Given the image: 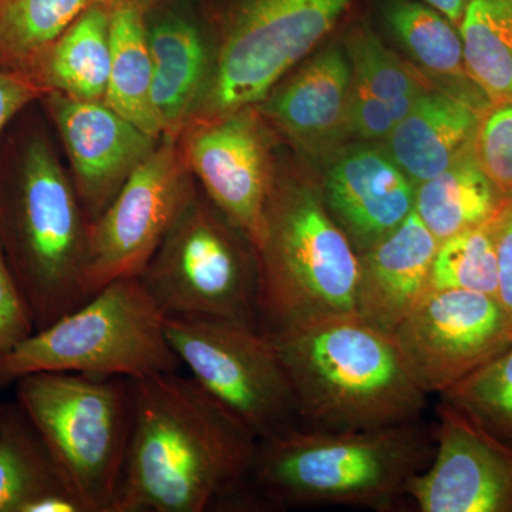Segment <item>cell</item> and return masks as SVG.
<instances>
[{"mask_svg": "<svg viewBox=\"0 0 512 512\" xmlns=\"http://www.w3.org/2000/svg\"><path fill=\"white\" fill-rule=\"evenodd\" d=\"M355 0H220L224 42L210 106L231 113L264 100Z\"/></svg>", "mask_w": 512, "mask_h": 512, "instance_id": "obj_10", "label": "cell"}, {"mask_svg": "<svg viewBox=\"0 0 512 512\" xmlns=\"http://www.w3.org/2000/svg\"><path fill=\"white\" fill-rule=\"evenodd\" d=\"M80 204L50 148L35 141L23 165L8 264L36 330L90 298L84 288L90 221Z\"/></svg>", "mask_w": 512, "mask_h": 512, "instance_id": "obj_8", "label": "cell"}, {"mask_svg": "<svg viewBox=\"0 0 512 512\" xmlns=\"http://www.w3.org/2000/svg\"><path fill=\"white\" fill-rule=\"evenodd\" d=\"M434 426L369 430L296 427L256 441L251 510L348 505L390 511L433 461Z\"/></svg>", "mask_w": 512, "mask_h": 512, "instance_id": "obj_2", "label": "cell"}, {"mask_svg": "<svg viewBox=\"0 0 512 512\" xmlns=\"http://www.w3.org/2000/svg\"><path fill=\"white\" fill-rule=\"evenodd\" d=\"M494 217L441 242L431 268V289H461L497 298Z\"/></svg>", "mask_w": 512, "mask_h": 512, "instance_id": "obj_30", "label": "cell"}, {"mask_svg": "<svg viewBox=\"0 0 512 512\" xmlns=\"http://www.w3.org/2000/svg\"><path fill=\"white\" fill-rule=\"evenodd\" d=\"M436 453L409 485L421 512H512V447L441 400Z\"/></svg>", "mask_w": 512, "mask_h": 512, "instance_id": "obj_13", "label": "cell"}, {"mask_svg": "<svg viewBox=\"0 0 512 512\" xmlns=\"http://www.w3.org/2000/svg\"><path fill=\"white\" fill-rule=\"evenodd\" d=\"M485 114L446 92H424L389 140V156L414 184L447 170L474 146Z\"/></svg>", "mask_w": 512, "mask_h": 512, "instance_id": "obj_18", "label": "cell"}, {"mask_svg": "<svg viewBox=\"0 0 512 512\" xmlns=\"http://www.w3.org/2000/svg\"><path fill=\"white\" fill-rule=\"evenodd\" d=\"M50 93L26 70H0V133L26 104Z\"/></svg>", "mask_w": 512, "mask_h": 512, "instance_id": "obj_33", "label": "cell"}, {"mask_svg": "<svg viewBox=\"0 0 512 512\" xmlns=\"http://www.w3.org/2000/svg\"><path fill=\"white\" fill-rule=\"evenodd\" d=\"M133 423L116 512L251 510L254 436L192 377L131 380Z\"/></svg>", "mask_w": 512, "mask_h": 512, "instance_id": "obj_1", "label": "cell"}, {"mask_svg": "<svg viewBox=\"0 0 512 512\" xmlns=\"http://www.w3.org/2000/svg\"><path fill=\"white\" fill-rule=\"evenodd\" d=\"M151 104L161 130L173 141L190 116L205 74L204 42L188 20L168 18L148 28Z\"/></svg>", "mask_w": 512, "mask_h": 512, "instance_id": "obj_21", "label": "cell"}, {"mask_svg": "<svg viewBox=\"0 0 512 512\" xmlns=\"http://www.w3.org/2000/svg\"><path fill=\"white\" fill-rule=\"evenodd\" d=\"M138 279L165 318L262 329L258 249L217 207L192 198Z\"/></svg>", "mask_w": 512, "mask_h": 512, "instance_id": "obj_7", "label": "cell"}, {"mask_svg": "<svg viewBox=\"0 0 512 512\" xmlns=\"http://www.w3.org/2000/svg\"><path fill=\"white\" fill-rule=\"evenodd\" d=\"M164 328L181 366L256 440L303 427L271 333L220 319L165 318Z\"/></svg>", "mask_w": 512, "mask_h": 512, "instance_id": "obj_9", "label": "cell"}, {"mask_svg": "<svg viewBox=\"0 0 512 512\" xmlns=\"http://www.w3.org/2000/svg\"><path fill=\"white\" fill-rule=\"evenodd\" d=\"M110 64V9L104 0H97L56 40L30 73L50 93L104 100Z\"/></svg>", "mask_w": 512, "mask_h": 512, "instance_id": "obj_24", "label": "cell"}, {"mask_svg": "<svg viewBox=\"0 0 512 512\" xmlns=\"http://www.w3.org/2000/svg\"><path fill=\"white\" fill-rule=\"evenodd\" d=\"M458 30L467 72L491 107L512 103V0H471Z\"/></svg>", "mask_w": 512, "mask_h": 512, "instance_id": "obj_27", "label": "cell"}, {"mask_svg": "<svg viewBox=\"0 0 512 512\" xmlns=\"http://www.w3.org/2000/svg\"><path fill=\"white\" fill-rule=\"evenodd\" d=\"M495 242L498 258L497 299L512 320V197H504L495 212Z\"/></svg>", "mask_w": 512, "mask_h": 512, "instance_id": "obj_34", "label": "cell"}, {"mask_svg": "<svg viewBox=\"0 0 512 512\" xmlns=\"http://www.w3.org/2000/svg\"><path fill=\"white\" fill-rule=\"evenodd\" d=\"M110 9V79L104 103L146 131L163 134L151 104L150 45L143 0H104Z\"/></svg>", "mask_w": 512, "mask_h": 512, "instance_id": "obj_22", "label": "cell"}, {"mask_svg": "<svg viewBox=\"0 0 512 512\" xmlns=\"http://www.w3.org/2000/svg\"><path fill=\"white\" fill-rule=\"evenodd\" d=\"M143 2L146 3L148 8H150V6L153 5V3H156L157 0H143Z\"/></svg>", "mask_w": 512, "mask_h": 512, "instance_id": "obj_36", "label": "cell"}, {"mask_svg": "<svg viewBox=\"0 0 512 512\" xmlns=\"http://www.w3.org/2000/svg\"><path fill=\"white\" fill-rule=\"evenodd\" d=\"M16 396L70 493L86 512H116L133 423L131 379L40 372Z\"/></svg>", "mask_w": 512, "mask_h": 512, "instance_id": "obj_4", "label": "cell"}, {"mask_svg": "<svg viewBox=\"0 0 512 512\" xmlns=\"http://www.w3.org/2000/svg\"><path fill=\"white\" fill-rule=\"evenodd\" d=\"M416 184L392 158L362 148L340 158L325 178L323 201L353 247L365 252L414 211Z\"/></svg>", "mask_w": 512, "mask_h": 512, "instance_id": "obj_16", "label": "cell"}, {"mask_svg": "<svg viewBox=\"0 0 512 512\" xmlns=\"http://www.w3.org/2000/svg\"><path fill=\"white\" fill-rule=\"evenodd\" d=\"M440 396L512 447V343Z\"/></svg>", "mask_w": 512, "mask_h": 512, "instance_id": "obj_29", "label": "cell"}, {"mask_svg": "<svg viewBox=\"0 0 512 512\" xmlns=\"http://www.w3.org/2000/svg\"><path fill=\"white\" fill-rule=\"evenodd\" d=\"M97 0H0V60L32 72Z\"/></svg>", "mask_w": 512, "mask_h": 512, "instance_id": "obj_28", "label": "cell"}, {"mask_svg": "<svg viewBox=\"0 0 512 512\" xmlns=\"http://www.w3.org/2000/svg\"><path fill=\"white\" fill-rule=\"evenodd\" d=\"M35 332L32 311L0 245V356Z\"/></svg>", "mask_w": 512, "mask_h": 512, "instance_id": "obj_32", "label": "cell"}, {"mask_svg": "<svg viewBox=\"0 0 512 512\" xmlns=\"http://www.w3.org/2000/svg\"><path fill=\"white\" fill-rule=\"evenodd\" d=\"M308 429H382L421 420L427 394L392 333L356 312L320 316L269 332Z\"/></svg>", "mask_w": 512, "mask_h": 512, "instance_id": "obj_3", "label": "cell"}, {"mask_svg": "<svg viewBox=\"0 0 512 512\" xmlns=\"http://www.w3.org/2000/svg\"><path fill=\"white\" fill-rule=\"evenodd\" d=\"M503 201L481 167L474 143L443 173L416 185L414 212L441 244L490 220Z\"/></svg>", "mask_w": 512, "mask_h": 512, "instance_id": "obj_25", "label": "cell"}, {"mask_svg": "<svg viewBox=\"0 0 512 512\" xmlns=\"http://www.w3.org/2000/svg\"><path fill=\"white\" fill-rule=\"evenodd\" d=\"M439 241L412 212L399 228L359 255L355 312L392 333L431 289Z\"/></svg>", "mask_w": 512, "mask_h": 512, "instance_id": "obj_17", "label": "cell"}, {"mask_svg": "<svg viewBox=\"0 0 512 512\" xmlns=\"http://www.w3.org/2000/svg\"><path fill=\"white\" fill-rule=\"evenodd\" d=\"M476 154L504 197H512V103L491 107L481 120Z\"/></svg>", "mask_w": 512, "mask_h": 512, "instance_id": "obj_31", "label": "cell"}, {"mask_svg": "<svg viewBox=\"0 0 512 512\" xmlns=\"http://www.w3.org/2000/svg\"><path fill=\"white\" fill-rule=\"evenodd\" d=\"M164 320L138 276L116 279L0 356V386L40 372L131 380L178 372Z\"/></svg>", "mask_w": 512, "mask_h": 512, "instance_id": "obj_5", "label": "cell"}, {"mask_svg": "<svg viewBox=\"0 0 512 512\" xmlns=\"http://www.w3.org/2000/svg\"><path fill=\"white\" fill-rule=\"evenodd\" d=\"M258 256L266 332L355 312L359 255L311 187L272 190Z\"/></svg>", "mask_w": 512, "mask_h": 512, "instance_id": "obj_6", "label": "cell"}, {"mask_svg": "<svg viewBox=\"0 0 512 512\" xmlns=\"http://www.w3.org/2000/svg\"><path fill=\"white\" fill-rule=\"evenodd\" d=\"M383 16L397 39L427 70L446 80L447 93L481 114L490 101L467 72L460 30L439 10L420 0H384Z\"/></svg>", "mask_w": 512, "mask_h": 512, "instance_id": "obj_23", "label": "cell"}, {"mask_svg": "<svg viewBox=\"0 0 512 512\" xmlns=\"http://www.w3.org/2000/svg\"><path fill=\"white\" fill-rule=\"evenodd\" d=\"M49 106L72 160L77 194L93 222L154 150L151 137L103 100L52 92Z\"/></svg>", "mask_w": 512, "mask_h": 512, "instance_id": "obj_14", "label": "cell"}, {"mask_svg": "<svg viewBox=\"0 0 512 512\" xmlns=\"http://www.w3.org/2000/svg\"><path fill=\"white\" fill-rule=\"evenodd\" d=\"M352 67L339 50H326L266 104L269 117L299 140L332 136L348 126Z\"/></svg>", "mask_w": 512, "mask_h": 512, "instance_id": "obj_20", "label": "cell"}, {"mask_svg": "<svg viewBox=\"0 0 512 512\" xmlns=\"http://www.w3.org/2000/svg\"><path fill=\"white\" fill-rule=\"evenodd\" d=\"M185 156L212 204L258 249L274 187L255 124L242 116L204 124L188 137Z\"/></svg>", "mask_w": 512, "mask_h": 512, "instance_id": "obj_15", "label": "cell"}, {"mask_svg": "<svg viewBox=\"0 0 512 512\" xmlns=\"http://www.w3.org/2000/svg\"><path fill=\"white\" fill-rule=\"evenodd\" d=\"M393 338L427 394H441L512 343V320L495 296L430 289Z\"/></svg>", "mask_w": 512, "mask_h": 512, "instance_id": "obj_12", "label": "cell"}, {"mask_svg": "<svg viewBox=\"0 0 512 512\" xmlns=\"http://www.w3.org/2000/svg\"><path fill=\"white\" fill-rule=\"evenodd\" d=\"M192 200L184 165L168 140L143 161L90 222L84 288L138 276Z\"/></svg>", "mask_w": 512, "mask_h": 512, "instance_id": "obj_11", "label": "cell"}, {"mask_svg": "<svg viewBox=\"0 0 512 512\" xmlns=\"http://www.w3.org/2000/svg\"><path fill=\"white\" fill-rule=\"evenodd\" d=\"M431 8L439 10L454 25L460 26L471 0H420Z\"/></svg>", "mask_w": 512, "mask_h": 512, "instance_id": "obj_35", "label": "cell"}, {"mask_svg": "<svg viewBox=\"0 0 512 512\" xmlns=\"http://www.w3.org/2000/svg\"><path fill=\"white\" fill-rule=\"evenodd\" d=\"M349 46L352 86L348 126L365 138H387L427 89L370 30H355Z\"/></svg>", "mask_w": 512, "mask_h": 512, "instance_id": "obj_19", "label": "cell"}, {"mask_svg": "<svg viewBox=\"0 0 512 512\" xmlns=\"http://www.w3.org/2000/svg\"><path fill=\"white\" fill-rule=\"evenodd\" d=\"M63 491L70 493L19 404L0 407V512H26Z\"/></svg>", "mask_w": 512, "mask_h": 512, "instance_id": "obj_26", "label": "cell"}]
</instances>
